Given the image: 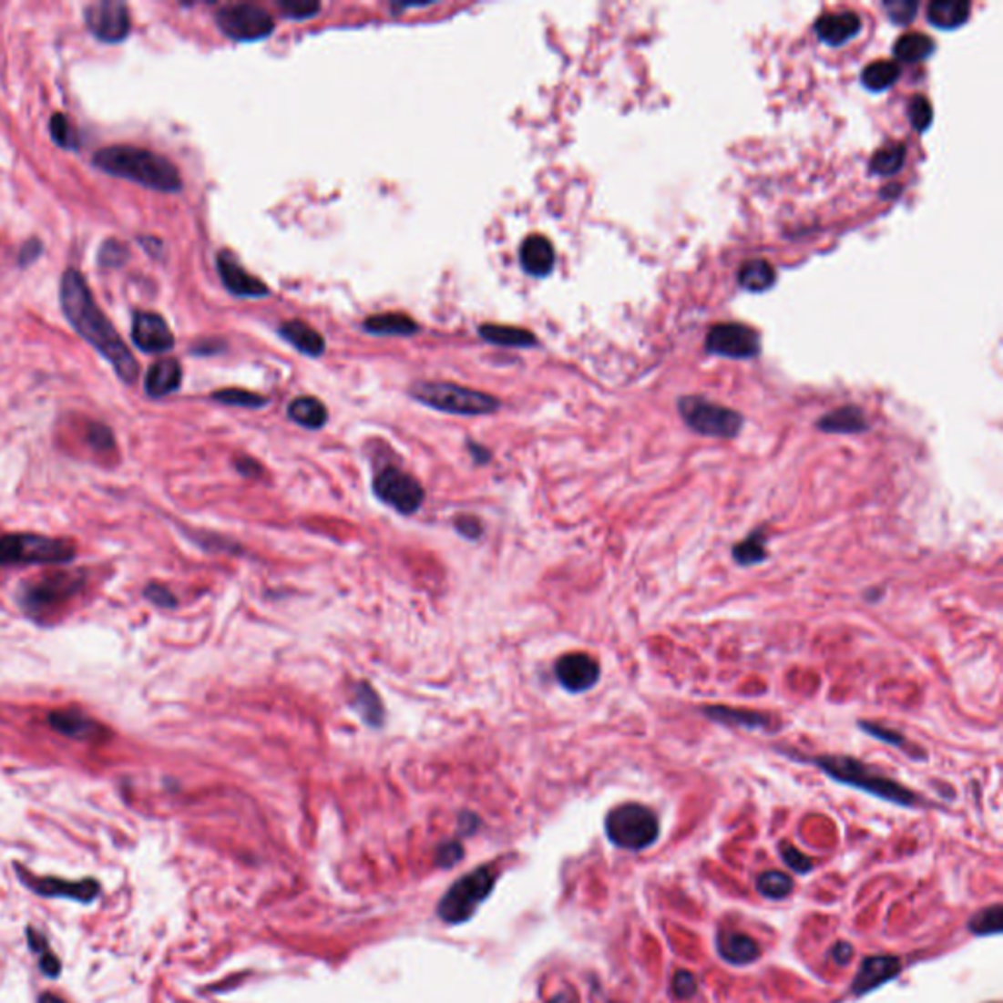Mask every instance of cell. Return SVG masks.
Returning a JSON list of instances; mask_svg holds the SVG:
<instances>
[{
	"instance_id": "cell-14",
	"label": "cell",
	"mask_w": 1003,
	"mask_h": 1003,
	"mask_svg": "<svg viewBox=\"0 0 1003 1003\" xmlns=\"http://www.w3.org/2000/svg\"><path fill=\"white\" fill-rule=\"evenodd\" d=\"M16 872L20 880L34 890L37 896L44 897H65V900L90 904L95 902L100 894V884L95 878H85L81 882L71 880H59V878H37L30 872H26L22 866H16Z\"/></svg>"
},
{
	"instance_id": "cell-23",
	"label": "cell",
	"mask_w": 1003,
	"mask_h": 1003,
	"mask_svg": "<svg viewBox=\"0 0 1003 1003\" xmlns=\"http://www.w3.org/2000/svg\"><path fill=\"white\" fill-rule=\"evenodd\" d=\"M718 953L725 962L745 967L761 957V947L745 933L723 931L718 936Z\"/></svg>"
},
{
	"instance_id": "cell-51",
	"label": "cell",
	"mask_w": 1003,
	"mask_h": 1003,
	"mask_svg": "<svg viewBox=\"0 0 1003 1003\" xmlns=\"http://www.w3.org/2000/svg\"><path fill=\"white\" fill-rule=\"evenodd\" d=\"M146 598L148 600H151L155 606H161V608H175L177 606V598L169 592L165 586H148L146 590Z\"/></svg>"
},
{
	"instance_id": "cell-40",
	"label": "cell",
	"mask_w": 1003,
	"mask_h": 1003,
	"mask_svg": "<svg viewBox=\"0 0 1003 1003\" xmlns=\"http://www.w3.org/2000/svg\"><path fill=\"white\" fill-rule=\"evenodd\" d=\"M49 134L59 148L63 149H79L81 139L73 122L65 114H54L49 122Z\"/></svg>"
},
{
	"instance_id": "cell-50",
	"label": "cell",
	"mask_w": 1003,
	"mask_h": 1003,
	"mask_svg": "<svg viewBox=\"0 0 1003 1003\" xmlns=\"http://www.w3.org/2000/svg\"><path fill=\"white\" fill-rule=\"evenodd\" d=\"M463 858V846L459 843H447L441 844L435 853V863L443 868L455 866Z\"/></svg>"
},
{
	"instance_id": "cell-33",
	"label": "cell",
	"mask_w": 1003,
	"mask_h": 1003,
	"mask_svg": "<svg viewBox=\"0 0 1003 1003\" xmlns=\"http://www.w3.org/2000/svg\"><path fill=\"white\" fill-rule=\"evenodd\" d=\"M351 708L359 711L363 722L371 727H381L384 722V708L379 694L374 692V688L367 682H359L353 688V701Z\"/></svg>"
},
{
	"instance_id": "cell-46",
	"label": "cell",
	"mask_w": 1003,
	"mask_h": 1003,
	"mask_svg": "<svg viewBox=\"0 0 1003 1003\" xmlns=\"http://www.w3.org/2000/svg\"><path fill=\"white\" fill-rule=\"evenodd\" d=\"M780 855H783L784 863L793 870V872H800V875H805V872H810L814 868V863L810 856H805L803 853H800L798 849H793L792 844L788 843H783L780 844Z\"/></svg>"
},
{
	"instance_id": "cell-39",
	"label": "cell",
	"mask_w": 1003,
	"mask_h": 1003,
	"mask_svg": "<svg viewBox=\"0 0 1003 1003\" xmlns=\"http://www.w3.org/2000/svg\"><path fill=\"white\" fill-rule=\"evenodd\" d=\"M757 890L764 897H771V900H784L793 890V880L780 870H768L759 876Z\"/></svg>"
},
{
	"instance_id": "cell-21",
	"label": "cell",
	"mask_w": 1003,
	"mask_h": 1003,
	"mask_svg": "<svg viewBox=\"0 0 1003 1003\" xmlns=\"http://www.w3.org/2000/svg\"><path fill=\"white\" fill-rule=\"evenodd\" d=\"M555 247L545 236H529L519 247V263L531 277H547L555 267Z\"/></svg>"
},
{
	"instance_id": "cell-8",
	"label": "cell",
	"mask_w": 1003,
	"mask_h": 1003,
	"mask_svg": "<svg viewBox=\"0 0 1003 1003\" xmlns=\"http://www.w3.org/2000/svg\"><path fill=\"white\" fill-rule=\"evenodd\" d=\"M75 557V545L63 539L36 536V533H10L0 537V565L65 563Z\"/></svg>"
},
{
	"instance_id": "cell-19",
	"label": "cell",
	"mask_w": 1003,
	"mask_h": 1003,
	"mask_svg": "<svg viewBox=\"0 0 1003 1003\" xmlns=\"http://www.w3.org/2000/svg\"><path fill=\"white\" fill-rule=\"evenodd\" d=\"M216 265H218V275L221 282H224V286L233 296L261 298L269 294L267 284L261 279L250 275V272H247L230 253L226 251L220 253L216 259Z\"/></svg>"
},
{
	"instance_id": "cell-53",
	"label": "cell",
	"mask_w": 1003,
	"mask_h": 1003,
	"mask_svg": "<svg viewBox=\"0 0 1003 1003\" xmlns=\"http://www.w3.org/2000/svg\"><path fill=\"white\" fill-rule=\"evenodd\" d=\"M42 250L44 245L40 240H30L20 251V265H30L32 261H36V259L42 255Z\"/></svg>"
},
{
	"instance_id": "cell-25",
	"label": "cell",
	"mask_w": 1003,
	"mask_h": 1003,
	"mask_svg": "<svg viewBox=\"0 0 1003 1003\" xmlns=\"http://www.w3.org/2000/svg\"><path fill=\"white\" fill-rule=\"evenodd\" d=\"M868 427L870 424L866 415L858 406H841L817 420V429H822L824 434H865L868 432Z\"/></svg>"
},
{
	"instance_id": "cell-10",
	"label": "cell",
	"mask_w": 1003,
	"mask_h": 1003,
	"mask_svg": "<svg viewBox=\"0 0 1003 1003\" xmlns=\"http://www.w3.org/2000/svg\"><path fill=\"white\" fill-rule=\"evenodd\" d=\"M373 490L376 498L393 507L402 516L415 514L425 500V490L418 478L400 471L396 466H386L374 476Z\"/></svg>"
},
{
	"instance_id": "cell-56",
	"label": "cell",
	"mask_w": 1003,
	"mask_h": 1003,
	"mask_svg": "<svg viewBox=\"0 0 1003 1003\" xmlns=\"http://www.w3.org/2000/svg\"><path fill=\"white\" fill-rule=\"evenodd\" d=\"M549 1003H572V999L568 994H558L553 999H549Z\"/></svg>"
},
{
	"instance_id": "cell-45",
	"label": "cell",
	"mask_w": 1003,
	"mask_h": 1003,
	"mask_svg": "<svg viewBox=\"0 0 1003 1003\" xmlns=\"http://www.w3.org/2000/svg\"><path fill=\"white\" fill-rule=\"evenodd\" d=\"M128 259V247L118 240H110L100 247L98 261L104 267H120Z\"/></svg>"
},
{
	"instance_id": "cell-29",
	"label": "cell",
	"mask_w": 1003,
	"mask_h": 1003,
	"mask_svg": "<svg viewBox=\"0 0 1003 1003\" xmlns=\"http://www.w3.org/2000/svg\"><path fill=\"white\" fill-rule=\"evenodd\" d=\"M737 282L749 292H764L774 286L776 269L766 259H749L739 267Z\"/></svg>"
},
{
	"instance_id": "cell-42",
	"label": "cell",
	"mask_w": 1003,
	"mask_h": 1003,
	"mask_svg": "<svg viewBox=\"0 0 1003 1003\" xmlns=\"http://www.w3.org/2000/svg\"><path fill=\"white\" fill-rule=\"evenodd\" d=\"M212 398L221 404H230V406H243V408H261L269 402L265 396L250 393V390H241V388L218 390Z\"/></svg>"
},
{
	"instance_id": "cell-11",
	"label": "cell",
	"mask_w": 1003,
	"mask_h": 1003,
	"mask_svg": "<svg viewBox=\"0 0 1003 1003\" xmlns=\"http://www.w3.org/2000/svg\"><path fill=\"white\" fill-rule=\"evenodd\" d=\"M706 349L729 359H752L761 353V335L747 323H715L708 332Z\"/></svg>"
},
{
	"instance_id": "cell-2",
	"label": "cell",
	"mask_w": 1003,
	"mask_h": 1003,
	"mask_svg": "<svg viewBox=\"0 0 1003 1003\" xmlns=\"http://www.w3.org/2000/svg\"><path fill=\"white\" fill-rule=\"evenodd\" d=\"M783 754H788V757L800 762H810L835 783L870 793L878 800L902 807H917L923 803L914 790L906 788L897 780L885 776L876 766L851 757V754H814V757H805V754L792 751H783Z\"/></svg>"
},
{
	"instance_id": "cell-5",
	"label": "cell",
	"mask_w": 1003,
	"mask_h": 1003,
	"mask_svg": "<svg viewBox=\"0 0 1003 1003\" xmlns=\"http://www.w3.org/2000/svg\"><path fill=\"white\" fill-rule=\"evenodd\" d=\"M498 880V872L492 865L480 866L468 872L463 878L455 882L445 896L439 900L437 916L449 923L459 925L471 919L478 906L490 896L494 884Z\"/></svg>"
},
{
	"instance_id": "cell-32",
	"label": "cell",
	"mask_w": 1003,
	"mask_h": 1003,
	"mask_svg": "<svg viewBox=\"0 0 1003 1003\" xmlns=\"http://www.w3.org/2000/svg\"><path fill=\"white\" fill-rule=\"evenodd\" d=\"M289 418L308 429H320L328 422V408L314 396H298L289 404Z\"/></svg>"
},
{
	"instance_id": "cell-49",
	"label": "cell",
	"mask_w": 1003,
	"mask_h": 1003,
	"mask_svg": "<svg viewBox=\"0 0 1003 1003\" xmlns=\"http://www.w3.org/2000/svg\"><path fill=\"white\" fill-rule=\"evenodd\" d=\"M88 441H90V445H93L98 451H108V449L114 447L112 432L108 427H104L100 424L88 425Z\"/></svg>"
},
{
	"instance_id": "cell-47",
	"label": "cell",
	"mask_w": 1003,
	"mask_h": 1003,
	"mask_svg": "<svg viewBox=\"0 0 1003 1003\" xmlns=\"http://www.w3.org/2000/svg\"><path fill=\"white\" fill-rule=\"evenodd\" d=\"M698 989V982H696V976L690 974L686 970H679L674 974L672 978V994L676 996V999H688L692 998L696 994Z\"/></svg>"
},
{
	"instance_id": "cell-55",
	"label": "cell",
	"mask_w": 1003,
	"mask_h": 1003,
	"mask_svg": "<svg viewBox=\"0 0 1003 1003\" xmlns=\"http://www.w3.org/2000/svg\"><path fill=\"white\" fill-rule=\"evenodd\" d=\"M37 1003H67L65 999H61L59 996L56 994H42L40 999H37Z\"/></svg>"
},
{
	"instance_id": "cell-17",
	"label": "cell",
	"mask_w": 1003,
	"mask_h": 1003,
	"mask_svg": "<svg viewBox=\"0 0 1003 1003\" xmlns=\"http://www.w3.org/2000/svg\"><path fill=\"white\" fill-rule=\"evenodd\" d=\"M132 342L143 353H165L173 349L175 335L155 312H138L132 325Z\"/></svg>"
},
{
	"instance_id": "cell-4",
	"label": "cell",
	"mask_w": 1003,
	"mask_h": 1003,
	"mask_svg": "<svg viewBox=\"0 0 1003 1003\" xmlns=\"http://www.w3.org/2000/svg\"><path fill=\"white\" fill-rule=\"evenodd\" d=\"M606 835L619 849L643 851L659 839V817L650 807L628 802L606 815Z\"/></svg>"
},
{
	"instance_id": "cell-22",
	"label": "cell",
	"mask_w": 1003,
	"mask_h": 1003,
	"mask_svg": "<svg viewBox=\"0 0 1003 1003\" xmlns=\"http://www.w3.org/2000/svg\"><path fill=\"white\" fill-rule=\"evenodd\" d=\"M47 722L54 732L77 741H100L107 737L104 727L81 711H54Z\"/></svg>"
},
{
	"instance_id": "cell-1",
	"label": "cell",
	"mask_w": 1003,
	"mask_h": 1003,
	"mask_svg": "<svg viewBox=\"0 0 1003 1003\" xmlns=\"http://www.w3.org/2000/svg\"><path fill=\"white\" fill-rule=\"evenodd\" d=\"M59 298L63 314L73 325L75 332L112 364L116 374L124 383L132 384L139 374L136 357L126 347L120 333L114 330L110 320L104 316V312L95 302L93 294L88 291V284L79 271L67 269L63 272Z\"/></svg>"
},
{
	"instance_id": "cell-30",
	"label": "cell",
	"mask_w": 1003,
	"mask_h": 1003,
	"mask_svg": "<svg viewBox=\"0 0 1003 1003\" xmlns=\"http://www.w3.org/2000/svg\"><path fill=\"white\" fill-rule=\"evenodd\" d=\"M856 725L863 733L870 735L872 739L885 742V745L904 751L906 754H909V757L919 759V761H923L925 757H927V752H923L919 747H911V742L907 741V737L902 732H897V729H894V727H888V725H884L880 722H870V720H858Z\"/></svg>"
},
{
	"instance_id": "cell-7",
	"label": "cell",
	"mask_w": 1003,
	"mask_h": 1003,
	"mask_svg": "<svg viewBox=\"0 0 1003 1003\" xmlns=\"http://www.w3.org/2000/svg\"><path fill=\"white\" fill-rule=\"evenodd\" d=\"M679 414L694 434L713 439H735L745 425L741 412L703 396L679 398Z\"/></svg>"
},
{
	"instance_id": "cell-54",
	"label": "cell",
	"mask_w": 1003,
	"mask_h": 1003,
	"mask_svg": "<svg viewBox=\"0 0 1003 1003\" xmlns=\"http://www.w3.org/2000/svg\"><path fill=\"white\" fill-rule=\"evenodd\" d=\"M853 957V947L846 945V943H837L835 947H833L831 950V958L835 960L839 967H844V964H849Z\"/></svg>"
},
{
	"instance_id": "cell-35",
	"label": "cell",
	"mask_w": 1003,
	"mask_h": 1003,
	"mask_svg": "<svg viewBox=\"0 0 1003 1003\" xmlns=\"http://www.w3.org/2000/svg\"><path fill=\"white\" fill-rule=\"evenodd\" d=\"M935 51V40L927 34L909 32L897 37L894 44V56L897 61L904 63H917L933 56Z\"/></svg>"
},
{
	"instance_id": "cell-9",
	"label": "cell",
	"mask_w": 1003,
	"mask_h": 1003,
	"mask_svg": "<svg viewBox=\"0 0 1003 1003\" xmlns=\"http://www.w3.org/2000/svg\"><path fill=\"white\" fill-rule=\"evenodd\" d=\"M218 28L236 42H257L275 30V20L257 5H226L216 12Z\"/></svg>"
},
{
	"instance_id": "cell-12",
	"label": "cell",
	"mask_w": 1003,
	"mask_h": 1003,
	"mask_svg": "<svg viewBox=\"0 0 1003 1003\" xmlns=\"http://www.w3.org/2000/svg\"><path fill=\"white\" fill-rule=\"evenodd\" d=\"M85 22L97 40L104 44H118L126 40L129 28H132L129 10L118 0H102V3L90 5L85 10Z\"/></svg>"
},
{
	"instance_id": "cell-38",
	"label": "cell",
	"mask_w": 1003,
	"mask_h": 1003,
	"mask_svg": "<svg viewBox=\"0 0 1003 1003\" xmlns=\"http://www.w3.org/2000/svg\"><path fill=\"white\" fill-rule=\"evenodd\" d=\"M26 935H28V947L32 953H36L37 957H40V968L42 972L47 976V978H57L59 972H61V960L56 957L54 950H51L49 943L46 936L34 929V927H28V931H26Z\"/></svg>"
},
{
	"instance_id": "cell-15",
	"label": "cell",
	"mask_w": 1003,
	"mask_h": 1003,
	"mask_svg": "<svg viewBox=\"0 0 1003 1003\" xmlns=\"http://www.w3.org/2000/svg\"><path fill=\"white\" fill-rule=\"evenodd\" d=\"M698 710L703 718L713 723L725 725V727H742L747 729V732L778 733L780 727H783V722H780L776 715L759 711V710L732 708V706H722V703H710V706H700Z\"/></svg>"
},
{
	"instance_id": "cell-13",
	"label": "cell",
	"mask_w": 1003,
	"mask_h": 1003,
	"mask_svg": "<svg viewBox=\"0 0 1003 1003\" xmlns=\"http://www.w3.org/2000/svg\"><path fill=\"white\" fill-rule=\"evenodd\" d=\"M79 588V577L69 575V572H56V575H49L47 578L32 584L30 588H26L22 596V606L32 611V614H40V611H47L67 602Z\"/></svg>"
},
{
	"instance_id": "cell-20",
	"label": "cell",
	"mask_w": 1003,
	"mask_h": 1003,
	"mask_svg": "<svg viewBox=\"0 0 1003 1003\" xmlns=\"http://www.w3.org/2000/svg\"><path fill=\"white\" fill-rule=\"evenodd\" d=\"M863 20L853 10H839V12H825L817 18L814 30L819 40L831 47H839L846 42H851L853 37L861 34Z\"/></svg>"
},
{
	"instance_id": "cell-27",
	"label": "cell",
	"mask_w": 1003,
	"mask_h": 1003,
	"mask_svg": "<svg viewBox=\"0 0 1003 1003\" xmlns=\"http://www.w3.org/2000/svg\"><path fill=\"white\" fill-rule=\"evenodd\" d=\"M970 18L967 0H933L927 6V20L939 30H957Z\"/></svg>"
},
{
	"instance_id": "cell-16",
	"label": "cell",
	"mask_w": 1003,
	"mask_h": 1003,
	"mask_svg": "<svg viewBox=\"0 0 1003 1003\" xmlns=\"http://www.w3.org/2000/svg\"><path fill=\"white\" fill-rule=\"evenodd\" d=\"M600 662L588 653H567L555 662V676L570 694H582L592 690L600 681Z\"/></svg>"
},
{
	"instance_id": "cell-6",
	"label": "cell",
	"mask_w": 1003,
	"mask_h": 1003,
	"mask_svg": "<svg viewBox=\"0 0 1003 1003\" xmlns=\"http://www.w3.org/2000/svg\"><path fill=\"white\" fill-rule=\"evenodd\" d=\"M410 394L429 408L459 415H485L500 408L498 398L453 383H418Z\"/></svg>"
},
{
	"instance_id": "cell-36",
	"label": "cell",
	"mask_w": 1003,
	"mask_h": 1003,
	"mask_svg": "<svg viewBox=\"0 0 1003 1003\" xmlns=\"http://www.w3.org/2000/svg\"><path fill=\"white\" fill-rule=\"evenodd\" d=\"M900 75H902L900 63L890 59H880L866 65L861 79H863V85L868 90H872V93H882V90H888L892 85H896L897 79H900Z\"/></svg>"
},
{
	"instance_id": "cell-31",
	"label": "cell",
	"mask_w": 1003,
	"mask_h": 1003,
	"mask_svg": "<svg viewBox=\"0 0 1003 1003\" xmlns=\"http://www.w3.org/2000/svg\"><path fill=\"white\" fill-rule=\"evenodd\" d=\"M480 335L486 342L496 343L502 347H533L537 345V337L527 330L514 328V325H502V323H482L478 328Z\"/></svg>"
},
{
	"instance_id": "cell-24",
	"label": "cell",
	"mask_w": 1003,
	"mask_h": 1003,
	"mask_svg": "<svg viewBox=\"0 0 1003 1003\" xmlns=\"http://www.w3.org/2000/svg\"><path fill=\"white\" fill-rule=\"evenodd\" d=\"M182 381V367L177 359H161L151 364L146 374V393L151 398H163L179 390Z\"/></svg>"
},
{
	"instance_id": "cell-37",
	"label": "cell",
	"mask_w": 1003,
	"mask_h": 1003,
	"mask_svg": "<svg viewBox=\"0 0 1003 1003\" xmlns=\"http://www.w3.org/2000/svg\"><path fill=\"white\" fill-rule=\"evenodd\" d=\"M906 146L904 143H888V146L880 148L870 159V173L880 177H890L902 171L906 165Z\"/></svg>"
},
{
	"instance_id": "cell-52",
	"label": "cell",
	"mask_w": 1003,
	"mask_h": 1003,
	"mask_svg": "<svg viewBox=\"0 0 1003 1003\" xmlns=\"http://www.w3.org/2000/svg\"><path fill=\"white\" fill-rule=\"evenodd\" d=\"M455 527H457L459 533H463V536L468 537V539H478V536H480V524H478V519H475V517H468V516L457 517Z\"/></svg>"
},
{
	"instance_id": "cell-43",
	"label": "cell",
	"mask_w": 1003,
	"mask_h": 1003,
	"mask_svg": "<svg viewBox=\"0 0 1003 1003\" xmlns=\"http://www.w3.org/2000/svg\"><path fill=\"white\" fill-rule=\"evenodd\" d=\"M907 118L914 126L916 132H925L929 129L933 122V107L931 100L923 95H916L907 104Z\"/></svg>"
},
{
	"instance_id": "cell-48",
	"label": "cell",
	"mask_w": 1003,
	"mask_h": 1003,
	"mask_svg": "<svg viewBox=\"0 0 1003 1003\" xmlns=\"http://www.w3.org/2000/svg\"><path fill=\"white\" fill-rule=\"evenodd\" d=\"M284 16L289 18H312L320 12L318 3H296V0H286V3H279Z\"/></svg>"
},
{
	"instance_id": "cell-34",
	"label": "cell",
	"mask_w": 1003,
	"mask_h": 1003,
	"mask_svg": "<svg viewBox=\"0 0 1003 1003\" xmlns=\"http://www.w3.org/2000/svg\"><path fill=\"white\" fill-rule=\"evenodd\" d=\"M363 328L374 335H412L418 332V323L406 314L386 312V314H376L364 320Z\"/></svg>"
},
{
	"instance_id": "cell-3",
	"label": "cell",
	"mask_w": 1003,
	"mask_h": 1003,
	"mask_svg": "<svg viewBox=\"0 0 1003 1003\" xmlns=\"http://www.w3.org/2000/svg\"><path fill=\"white\" fill-rule=\"evenodd\" d=\"M93 163L104 173L122 177L159 192H177L182 187L179 169L159 153L134 146L102 148Z\"/></svg>"
},
{
	"instance_id": "cell-41",
	"label": "cell",
	"mask_w": 1003,
	"mask_h": 1003,
	"mask_svg": "<svg viewBox=\"0 0 1003 1003\" xmlns=\"http://www.w3.org/2000/svg\"><path fill=\"white\" fill-rule=\"evenodd\" d=\"M1001 906H992V907H986L982 911H978L970 921H968V929L974 933V935H980V936H989V935H999L1001 933Z\"/></svg>"
},
{
	"instance_id": "cell-28",
	"label": "cell",
	"mask_w": 1003,
	"mask_h": 1003,
	"mask_svg": "<svg viewBox=\"0 0 1003 1003\" xmlns=\"http://www.w3.org/2000/svg\"><path fill=\"white\" fill-rule=\"evenodd\" d=\"M732 557L742 568L762 565L768 558V529L764 526L754 527L745 539L732 547Z\"/></svg>"
},
{
	"instance_id": "cell-44",
	"label": "cell",
	"mask_w": 1003,
	"mask_h": 1003,
	"mask_svg": "<svg viewBox=\"0 0 1003 1003\" xmlns=\"http://www.w3.org/2000/svg\"><path fill=\"white\" fill-rule=\"evenodd\" d=\"M882 8L885 10L890 22L897 26H906L909 22H914L919 5L916 0H885V3H882Z\"/></svg>"
},
{
	"instance_id": "cell-26",
	"label": "cell",
	"mask_w": 1003,
	"mask_h": 1003,
	"mask_svg": "<svg viewBox=\"0 0 1003 1003\" xmlns=\"http://www.w3.org/2000/svg\"><path fill=\"white\" fill-rule=\"evenodd\" d=\"M279 333L284 337L286 342H289L294 349L301 351V353L304 355H310V357H320L323 351H325V340L322 337V333H318L314 328H312L310 323L306 322H301V320H289V322H282L281 328H279Z\"/></svg>"
},
{
	"instance_id": "cell-18",
	"label": "cell",
	"mask_w": 1003,
	"mask_h": 1003,
	"mask_svg": "<svg viewBox=\"0 0 1003 1003\" xmlns=\"http://www.w3.org/2000/svg\"><path fill=\"white\" fill-rule=\"evenodd\" d=\"M902 970V960L897 957H868L863 960L861 968H858L855 980L851 984V992L855 996H865L875 992L885 982L894 980Z\"/></svg>"
}]
</instances>
